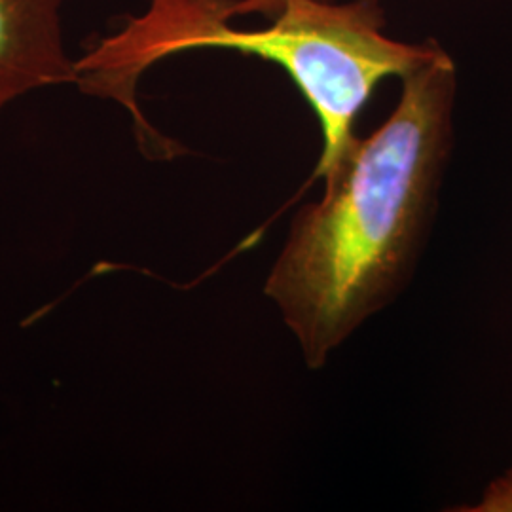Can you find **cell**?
Wrapping results in <instances>:
<instances>
[{"label":"cell","mask_w":512,"mask_h":512,"mask_svg":"<svg viewBox=\"0 0 512 512\" xmlns=\"http://www.w3.org/2000/svg\"><path fill=\"white\" fill-rule=\"evenodd\" d=\"M403 80L391 116L353 139L323 198L294 215L264 285L311 370L408 285L435 219L456 69L440 50Z\"/></svg>","instance_id":"6da1fadb"},{"label":"cell","mask_w":512,"mask_h":512,"mask_svg":"<svg viewBox=\"0 0 512 512\" xmlns=\"http://www.w3.org/2000/svg\"><path fill=\"white\" fill-rule=\"evenodd\" d=\"M228 0H150L147 12L126 18L74 61V84L88 95L129 110L141 148L171 156V143L148 126L137 105V82L154 63L190 50H236L283 67L306 97L323 131L315 177H325L353 143L357 114L387 76H406L439 54L382 33L376 0L330 4L285 0L268 29L239 31Z\"/></svg>","instance_id":"7a4b0ae2"},{"label":"cell","mask_w":512,"mask_h":512,"mask_svg":"<svg viewBox=\"0 0 512 512\" xmlns=\"http://www.w3.org/2000/svg\"><path fill=\"white\" fill-rule=\"evenodd\" d=\"M65 0H0V110L55 84H74L63 40Z\"/></svg>","instance_id":"3957f363"},{"label":"cell","mask_w":512,"mask_h":512,"mask_svg":"<svg viewBox=\"0 0 512 512\" xmlns=\"http://www.w3.org/2000/svg\"><path fill=\"white\" fill-rule=\"evenodd\" d=\"M285 6V0H228L230 14L236 18L241 14H251V12H260L268 18L277 16Z\"/></svg>","instance_id":"277c9868"}]
</instances>
